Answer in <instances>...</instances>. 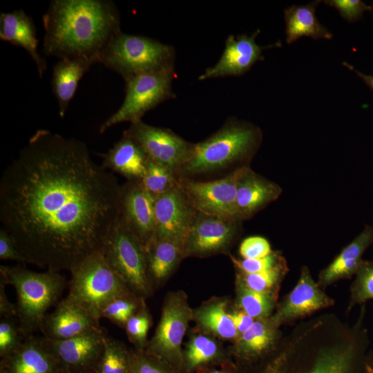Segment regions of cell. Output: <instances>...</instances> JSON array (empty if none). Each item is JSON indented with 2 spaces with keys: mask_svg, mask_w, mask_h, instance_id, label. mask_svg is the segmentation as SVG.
Listing matches in <instances>:
<instances>
[{
  "mask_svg": "<svg viewBox=\"0 0 373 373\" xmlns=\"http://www.w3.org/2000/svg\"><path fill=\"white\" fill-rule=\"evenodd\" d=\"M155 198L140 182L122 185L121 218L145 247L155 237Z\"/></svg>",
  "mask_w": 373,
  "mask_h": 373,
  "instance_id": "cell-18",
  "label": "cell"
},
{
  "mask_svg": "<svg viewBox=\"0 0 373 373\" xmlns=\"http://www.w3.org/2000/svg\"><path fill=\"white\" fill-rule=\"evenodd\" d=\"M131 360L132 350L122 342L106 335L95 370L97 373H130Z\"/></svg>",
  "mask_w": 373,
  "mask_h": 373,
  "instance_id": "cell-32",
  "label": "cell"
},
{
  "mask_svg": "<svg viewBox=\"0 0 373 373\" xmlns=\"http://www.w3.org/2000/svg\"><path fill=\"white\" fill-rule=\"evenodd\" d=\"M238 366L228 361L222 365L220 370L216 369L213 367L204 368L198 370L195 373H237Z\"/></svg>",
  "mask_w": 373,
  "mask_h": 373,
  "instance_id": "cell-46",
  "label": "cell"
},
{
  "mask_svg": "<svg viewBox=\"0 0 373 373\" xmlns=\"http://www.w3.org/2000/svg\"><path fill=\"white\" fill-rule=\"evenodd\" d=\"M149 158L141 146L132 138L123 135L113 146L103 155L102 165L127 181L140 182L143 178Z\"/></svg>",
  "mask_w": 373,
  "mask_h": 373,
  "instance_id": "cell-24",
  "label": "cell"
},
{
  "mask_svg": "<svg viewBox=\"0 0 373 373\" xmlns=\"http://www.w3.org/2000/svg\"><path fill=\"white\" fill-rule=\"evenodd\" d=\"M0 278L16 291L17 318L25 337L40 330L48 310L58 301L66 285L59 271L37 272L21 265H1Z\"/></svg>",
  "mask_w": 373,
  "mask_h": 373,
  "instance_id": "cell-5",
  "label": "cell"
},
{
  "mask_svg": "<svg viewBox=\"0 0 373 373\" xmlns=\"http://www.w3.org/2000/svg\"><path fill=\"white\" fill-rule=\"evenodd\" d=\"M61 373H97L95 369L77 370V371H61Z\"/></svg>",
  "mask_w": 373,
  "mask_h": 373,
  "instance_id": "cell-49",
  "label": "cell"
},
{
  "mask_svg": "<svg viewBox=\"0 0 373 373\" xmlns=\"http://www.w3.org/2000/svg\"><path fill=\"white\" fill-rule=\"evenodd\" d=\"M135 140L149 160L172 170L175 174L189 157L193 143L169 128L149 125L140 120L123 132Z\"/></svg>",
  "mask_w": 373,
  "mask_h": 373,
  "instance_id": "cell-13",
  "label": "cell"
},
{
  "mask_svg": "<svg viewBox=\"0 0 373 373\" xmlns=\"http://www.w3.org/2000/svg\"><path fill=\"white\" fill-rule=\"evenodd\" d=\"M323 2L335 8L349 22L359 19L366 10L373 13V6H367L361 0H326Z\"/></svg>",
  "mask_w": 373,
  "mask_h": 373,
  "instance_id": "cell-41",
  "label": "cell"
},
{
  "mask_svg": "<svg viewBox=\"0 0 373 373\" xmlns=\"http://www.w3.org/2000/svg\"><path fill=\"white\" fill-rule=\"evenodd\" d=\"M6 285L0 278V316L1 317H17L16 305L10 301L6 293Z\"/></svg>",
  "mask_w": 373,
  "mask_h": 373,
  "instance_id": "cell-45",
  "label": "cell"
},
{
  "mask_svg": "<svg viewBox=\"0 0 373 373\" xmlns=\"http://www.w3.org/2000/svg\"><path fill=\"white\" fill-rule=\"evenodd\" d=\"M42 21L46 55L93 64H99L108 42L122 32L119 11L108 0H53Z\"/></svg>",
  "mask_w": 373,
  "mask_h": 373,
  "instance_id": "cell-3",
  "label": "cell"
},
{
  "mask_svg": "<svg viewBox=\"0 0 373 373\" xmlns=\"http://www.w3.org/2000/svg\"><path fill=\"white\" fill-rule=\"evenodd\" d=\"M144 303V298L129 291L111 300L104 307L101 318H106L117 326L124 327L128 320Z\"/></svg>",
  "mask_w": 373,
  "mask_h": 373,
  "instance_id": "cell-34",
  "label": "cell"
},
{
  "mask_svg": "<svg viewBox=\"0 0 373 373\" xmlns=\"http://www.w3.org/2000/svg\"><path fill=\"white\" fill-rule=\"evenodd\" d=\"M345 67L348 68L350 70L356 73V74L360 77L367 86H368L372 90H373V75H369L364 74L356 69H355L352 66L346 62L343 64Z\"/></svg>",
  "mask_w": 373,
  "mask_h": 373,
  "instance_id": "cell-47",
  "label": "cell"
},
{
  "mask_svg": "<svg viewBox=\"0 0 373 373\" xmlns=\"http://www.w3.org/2000/svg\"><path fill=\"white\" fill-rule=\"evenodd\" d=\"M365 310L352 325L333 315L299 325L265 356L237 373H364L370 350Z\"/></svg>",
  "mask_w": 373,
  "mask_h": 373,
  "instance_id": "cell-2",
  "label": "cell"
},
{
  "mask_svg": "<svg viewBox=\"0 0 373 373\" xmlns=\"http://www.w3.org/2000/svg\"><path fill=\"white\" fill-rule=\"evenodd\" d=\"M93 64L80 59H62L54 66L52 89L57 100L59 115L64 117L79 83Z\"/></svg>",
  "mask_w": 373,
  "mask_h": 373,
  "instance_id": "cell-27",
  "label": "cell"
},
{
  "mask_svg": "<svg viewBox=\"0 0 373 373\" xmlns=\"http://www.w3.org/2000/svg\"><path fill=\"white\" fill-rule=\"evenodd\" d=\"M287 271L288 267L286 262L271 269L258 273L246 274L238 271L236 278L252 290L277 295L280 285Z\"/></svg>",
  "mask_w": 373,
  "mask_h": 373,
  "instance_id": "cell-35",
  "label": "cell"
},
{
  "mask_svg": "<svg viewBox=\"0 0 373 373\" xmlns=\"http://www.w3.org/2000/svg\"><path fill=\"white\" fill-rule=\"evenodd\" d=\"M122 185L86 145L37 130L5 169L0 220L30 263L70 271L102 253L121 215Z\"/></svg>",
  "mask_w": 373,
  "mask_h": 373,
  "instance_id": "cell-1",
  "label": "cell"
},
{
  "mask_svg": "<svg viewBox=\"0 0 373 373\" xmlns=\"http://www.w3.org/2000/svg\"><path fill=\"white\" fill-rule=\"evenodd\" d=\"M61 372L58 363L46 347L43 337H26L18 349L1 358L0 373Z\"/></svg>",
  "mask_w": 373,
  "mask_h": 373,
  "instance_id": "cell-21",
  "label": "cell"
},
{
  "mask_svg": "<svg viewBox=\"0 0 373 373\" xmlns=\"http://www.w3.org/2000/svg\"><path fill=\"white\" fill-rule=\"evenodd\" d=\"M283 193L281 186L255 172L250 166L243 168L236 193V211L239 220L251 219Z\"/></svg>",
  "mask_w": 373,
  "mask_h": 373,
  "instance_id": "cell-19",
  "label": "cell"
},
{
  "mask_svg": "<svg viewBox=\"0 0 373 373\" xmlns=\"http://www.w3.org/2000/svg\"><path fill=\"white\" fill-rule=\"evenodd\" d=\"M333 304L334 300L321 289L318 283L313 280L309 269L303 266L296 285L280 304L275 314L269 318V321L273 327L278 329L283 324Z\"/></svg>",
  "mask_w": 373,
  "mask_h": 373,
  "instance_id": "cell-17",
  "label": "cell"
},
{
  "mask_svg": "<svg viewBox=\"0 0 373 373\" xmlns=\"http://www.w3.org/2000/svg\"><path fill=\"white\" fill-rule=\"evenodd\" d=\"M262 137L259 126L246 120L230 117L209 137L193 143L189 157L175 175L178 180H199L202 177L223 173L227 175L249 166Z\"/></svg>",
  "mask_w": 373,
  "mask_h": 373,
  "instance_id": "cell-4",
  "label": "cell"
},
{
  "mask_svg": "<svg viewBox=\"0 0 373 373\" xmlns=\"http://www.w3.org/2000/svg\"><path fill=\"white\" fill-rule=\"evenodd\" d=\"M373 244V224H367L354 239L345 247L333 261L321 271L318 284L325 287L341 279L355 275L365 251Z\"/></svg>",
  "mask_w": 373,
  "mask_h": 373,
  "instance_id": "cell-23",
  "label": "cell"
},
{
  "mask_svg": "<svg viewBox=\"0 0 373 373\" xmlns=\"http://www.w3.org/2000/svg\"><path fill=\"white\" fill-rule=\"evenodd\" d=\"M260 30H256L251 35L242 34L235 37L230 35L226 39L224 51L216 64L207 68L198 79L228 76H240L249 71L258 61L264 59L262 50L280 46V42L267 46H260L256 42V37Z\"/></svg>",
  "mask_w": 373,
  "mask_h": 373,
  "instance_id": "cell-15",
  "label": "cell"
},
{
  "mask_svg": "<svg viewBox=\"0 0 373 373\" xmlns=\"http://www.w3.org/2000/svg\"><path fill=\"white\" fill-rule=\"evenodd\" d=\"M151 316L144 304L128 320L124 328L129 341L136 350H145Z\"/></svg>",
  "mask_w": 373,
  "mask_h": 373,
  "instance_id": "cell-37",
  "label": "cell"
},
{
  "mask_svg": "<svg viewBox=\"0 0 373 373\" xmlns=\"http://www.w3.org/2000/svg\"><path fill=\"white\" fill-rule=\"evenodd\" d=\"M191 320L193 309L186 294L182 291L169 293L165 298L155 334L144 350L181 373L182 343Z\"/></svg>",
  "mask_w": 373,
  "mask_h": 373,
  "instance_id": "cell-10",
  "label": "cell"
},
{
  "mask_svg": "<svg viewBox=\"0 0 373 373\" xmlns=\"http://www.w3.org/2000/svg\"><path fill=\"white\" fill-rule=\"evenodd\" d=\"M102 253L133 293L144 299L151 295L153 287L147 276L144 247L121 217Z\"/></svg>",
  "mask_w": 373,
  "mask_h": 373,
  "instance_id": "cell-9",
  "label": "cell"
},
{
  "mask_svg": "<svg viewBox=\"0 0 373 373\" xmlns=\"http://www.w3.org/2000/svg\"><path fill=\"white\" fill-rule=\"evenodd\" d=\"M229 316L240 334L248 330L255 321L254 318L241 309L229 312Z\"/></svg>",
  "mask_w": 373,
  "mask_h": 373,
  "instance_id": "cell-44",
  "label": "cell"
},
{
  "mask_svg": "<svg viewBox=\"0 0 373 373\" xmlns=\"http://www.w3.org/2000/svg\"><path fill=\"white\" fill-rule=\"evenodd\" d=\"M173 46L158 40L120 32L102 51L99 64L120 75L125 80L154 71L175 68Z\"/></svg>",
  "mask_w": 373,
  "mask_h": 373,
  "instance_id": "cell-6",
  "label": "cell"
},
{
  "mask_svg": "<svg viewBox=\"0 0 373 373\" xmlns=\"http://www.w3.org/2000/svg\"><path fill=\"white\" fill-rule=\"evenodd\" d=\"M277 329L266 319L255 320L251 327L240 334L232 348V354L240 363H253L269 353L276 345Z\"/></svg>",
  "mask_w": 373,
  "mask_h": 373,
  "instance_id": "cell-26",
  "label": "cell"
},
{
  "mask_svg": "<svg viewBox=\"0 0 373 373\" xmlns=\"http://www.w3.org/2000/svg\"><path fill=\"white\" fill-rule=\"evenodd\" d=\"M193 320L205 332L223 339H236L240 335L224 300H214L193 309Z\"/></svg>",
  "mask_w": 373,
  "mask_h": 373,
  "instance_id": "cell-30",
  "label": "cell"
},
{
  "mask_svg": "<svg viewBox=\"0 0 373 373\" xmlns=\"http://www.w3.org/2000/svg\"><path fill=\"white\" fill-rule=\"evenodd\" d=\"M231 260L236 269L242 273L253 274L271 269L287 261L280 251H272L268 256L255 259H239L230 256Z\"/></svg>",
  "mask_w": 373,
  "mask_h": 373,
  "instance_id": "cell-40",
  "label": "cell"
},
{
  "mask_svg": "<svg viewBox=\"0 0 373 373\" xmlns=\"http://www.w3.org/2000/svg\"><path fill=\"white\" fill-rule=\"evenodd\" d=\"M146 272L152 287L163 284L184 258L182 242L154 238L144 247Z\"/></svg>",
  "mask_w": 373,
  "mask_h": 373,
  "instance_id": "cell-25",
  "label": "cell"
},
{
  "mask_svg": "<svg viewBox=\"0 0 373 373\" xmlns=\"http://www.w3.org/2000/svg\"><path fill=\"white\" fill-rule=\"evenodd\" d=\"M351 286L349 309L373 299V261L363 260Z\"/></svg>",
  "mask_w": 373,
  "mask_h": 373,
  "instance_id": "cell-36",
  "label": "cell"
},
{
  "mask_svg": "<svg viewBox=\"0 0 373 373\" xmlns=\"http://www.w3.org/2000/svg\"><path fill=\"white\" fill-rule=\"evenodd\" d=\"M0 259L27 263L15 239L3 228L0 229Z\"/></svg>",
  "mask_w": 373,
  "mask_h": 373,
  "instance_id": "cell-43",
  "label": "cell"
},
{
  "mask_svg": "<svg viewBox=\"0 0 373 373\" xmlns=\"http://www.w3.org/2000/svg\"><path fill=\"white\" fill-rule=\"evenodd\" d=\"M70 272L66 297L99 320L104 307L111 300L131 291L102 253L88 257Z\"/></svg>",
  "mask_w": 373,
  "mask_h": 373,
  "instance_id": "cell-7",
  "label": "cell"
},
{
  "mask_svg": "<svg viewBox=\"0 0 373 373\" xmlns=\"http://www.w3.org/2000/svg\"><path fill=\"white\" fill-rule=\"evenodd\" d=\"M130 373H180L169 364L144 350H132Z\"/></svg>",
  "mask_w": 373,
  "mask_h": 373,
  "instance_id": "cell-39",
  "label": "cell"
},
{
  "mask_svg": "<svg viewBox=\"0 0 373 373\" xmlns=\"http://www.w3.org/2000/svg\"><path fill=\"white\" fill-rule=\"evenodd\" d=\"M230 361L213 338L203 335L192 336L183 350L181 373H195L200 370L223 365Z\"/></svg>",
  "mask_w": 373,
  "mask_h": 373,
  "instance_id": "cell-29",
  "label": "cell"
},
{
  "mask_svg": "<svg viewBox=\"0 0 373 373\" xmlns=\"http://www.w3.org/2000/svg\"><path fill=\"white\" fill-rule=\"evenodd\" d=\"M175 68L141 74L125 80V96L118 110L99 127L104 133L122 122L142 120L143 115L160 103L175 97L172 89Z\"/></svg>",
  "mask_w": 373,
  "mask_h": 373,
  "instance_id": "cell-8",
  "label": "cell"
},
{
  "mask_svg": "<svg viewBox=\"0 0 373 373\" xmlns=\"http://www.w3.org/2000/svg\"><path fill=\"white\" fill-rule=\"evenodd\" d=\"M106 335L102 327L64 340L43 336L44 343L61 371L95 369L102 354Z\"/></svg>",
  "mask_w": 373,
  "mask_h": 373,
  "instance_id": "cell-14",
  "label": "cell"
},
{
  "mask_svg": "<svg viewBox=\"0 0 373 373\" xmlns=\"http://www.w3.org/2000/svg\"><path fill=\"white\" fill-rule=\"evenodd\" d=\"M0 39L23 48L35 62L38 74L42 78L47 68L44 59L38 52L37 30L31 17L23 10L0 15Z\"/></svg>",
  "mask_w": 373,
  "mask_h": 373,
  "instance_id": "cell-22",
  "label": "cell"
},
{
  "mask_svg": "<svg viewBox=\"0 0 373 373\" xmlns=\"http://www.w3.org/2000/svg\"><path fill=\"white\" fill-rule=\"evenodd\" d=\"M242 222L197 212L182 242L184 258L228 253L242 231Z\"/></svg>",
  "mask_w": 373,
  "mask_h": 373,
  "instance_id": "cell-12",
  "label": "cell"
},
{
  "mask_svg": "<svg viewBox=\"0 0 373 373\" xmlns=\"http://www.w3.org/2000/svg\"><path fill=\"white\" fill-rule=\"evenodd\" d=\"M154 211V238L182 242L197 213L179 184L172 190L155 198Z\"/></svg>",
  "mask_w": 373,
  "mask_h": 373,
  "instance_id": "cell-16",
  "label": "cell"
},
{
  "mask_svg": "<svg viewBox=\"0 0 373 373\" xmlns=\"http://www.w3.org/2000/svg\"><path fill=\"white\" fill-rule=\"evenodd\" d=\"M321 1L307 5H293L285 10L286 42L294 43L302 37L331 39L333 35L323 26L316 16V8Z\"/></svg>",
  "mask_w": 373,
  "mask_h": 373,
  "instance_id": "cell-28",
  "label": "cell"
},
{
  "mask_svg": "<svg viewBox=\"0 0 373 373\" xmlns=\"http://www.w3.org/2000/svg\"><path fill=\"white\" fill-rule=\"evenodd\" d=\"M239 254L244 259H255L265 257L272 252L269 241L259 236L245 238L239 246Z\"/></svg>",
  "mask_w": 373,
  "mask_h": 373,
  "instance_id": "cell-42",
  "label": "cell"
},
{
  "mask_svg": "<svg viewBox=\"0 0 373 373\" xmlns=\"http://www.w3.org/2000/svg\"><path fill=\"white\" fill-rule=\"evenodd\" d=\"M26 338L20 329L17 317H1V358L10 355L18 349Z\"/></svg>",
  "mask_w": 373,
  "mask_h": 373,
  "instance_id": "cell-38",
  "label": "cell"
},
{
  "mask_svg": "<svg viewBox=\"0 0 373 373\" xmlns=\"http://www.w3.org/2000/svg\"><path fill=\"white\" fill-rule=\"evenodd\" d=\"M236 285L237 305L240 309L255 320L266 319L271 316L277 295L252 290L237 278Z\"/></svg>",
  "mask_w": 373,
  "mask_h": 373,
  "instance_id": "cell-31",
  "label": "cell"
},
{
  "mask_svg": "<svg viewBox=\"0 0 373 373\" xmlns=\"http://www.w3.org/2000/svg\"><path fill=\"white\" fill-rule=\"evenodd\" d=\"M99 327V319L66 297L46 316L40 331L46 338L64 340Z\"/></svg>",
  "mask_w": 373,
  "mask_h": 373,
  "instance_id": "cell-20",
  "label": "cell"
},
{
  "mask_svg": "<svg viewBox=\"0 0 373 373\" xmlns=\"http://www.w3.org/2000/svg\"><path fill=\"white\" fill-rule=\"evenodd\" d=\"M140 182L154 198L169 192L179 184L172 170L151 160Z\"/></svg>",
  "mask_w": 373,
  "mask_h": 373,
  "instance_id": "cell-33",
  "label": "cell"
},
{
  "mask_svg": "<svg viewBox=\"0 0 373 373\" xmlns=\"http://www.w3.org/2000/svg\"><path fill=\"white\" fill-rule=\"evenodd\" d=\"M244 167L211 180L180 179L179 184L197 212L239 220L236 193L238 181Z\"/></svg>",
  "mask_w": 373,
  "mask_h": 373,
  "instance_id": "cell-11",
  "label": "cell"
},
{
  "mask_svg": "<svg viewBox=\"0 0 373 373\" xmlns=\"http://www.w3.org/2000/svg\"><path fill=\"white\" fill-rule=\"evenodd\" d=\"M364 373H373V350H370L365 361Z\"/></svg>",
  "mask_w": 373,
  "mask_h": 373,
  "instance_id": "cell-48",
  "label": "cell"
}]
</instances>
